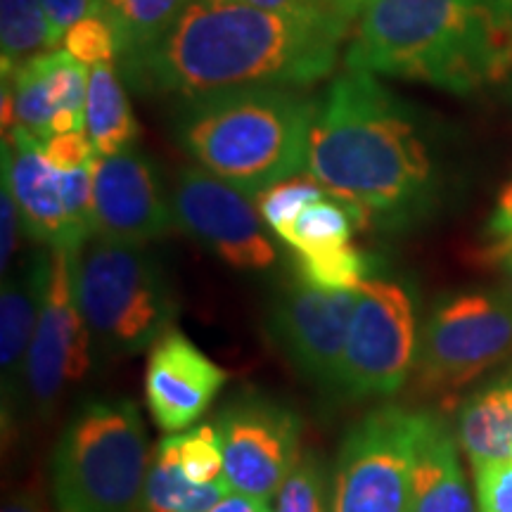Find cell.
Returning <instances> with one entry per match:
<instances>
[{"label":"cell","mask_w":512,"mask_h":512,"mask_svg":"<svg viewBox=\"0 0 512 512\" xmlns=\"http://www.w3.org/2000/svg\"><path fill=\"white\" fill-rule=\"evenodd\" d=\"M41 3L60 38L81 17L100 15L102 12V0H41Z\"/></svg>","instance_id":"obj_34"},{"label":"cell","mask_w":512,"mask_h":512,"mask_svg":"<svg viewBox=\"0 0 512 512\" xmlns=\"http://www.w3.org/2000/svg\"><path fill=\"white\" fill-rule=\"evenodd\" d=\"M512 358V304L503 292H458L434 304L425 320L415 375L425 394L465 387Z\"/></svg>","instance_id":"obj_7"},{"label":"cell","mask_w":512,"mask_h":512,"mask_svg":"<svg viewBox=\"0 0 512 512\" xmlns=\"http://www.w3.org/2000/svg\"><path fill=\"white\" fill-rule=\"evenodd\" d=\"M228 373L181 330L171 328L150 349L145 368L147 411L159 430L174 434L207 413Z\"/></svg>","instance_id":"obj_15"},{"label":"cell","mask_w":512,"mask_h":512,"mask_svg":"<svg viewBox=\"0 0 512 512\" xmlns=\"http://www.w3.org/2000/svg\"><path fill=\"white\" fill-rule=\"evenodd\" d=\"M93 216L98 238L147 245L174 230L176 214L150 157L131 150L93 159Z\"/></svg>","instance_id":"obj_14"},{"label":"cell","mask_w":512,"mask_h":512,"mask_svg":"<svg viewBox=\"0 0 512 512\" xmlns=\"http://www.w3.org/2000/svg\"><path fill=\"white\" fill-rule=\"evenodd\" d=\"M176 444L185 477L195 484H214L223 479V448L216 425H200L178 434Z\"/></svg>","instance_id":"obj_29"},{"label":"cell","mask_w":512,"mask_h":512,"mask_svg":"<svg viewBox=\"0 0 512 512\" xmlns=\"http://www.w3.org/2000/svg\"><path fill=\"white\" fill-rule=\"evenodd\" d=\"M325 195H328V190H325L311 174H306L285 178V181L275 183L268 190L261 192V195H256L254 200L261 219H264L266 226L278 235L283 233L287 226H292L294 219H297L311 202H316Z\"/></svg>","instance_id":"obj_27"},{"label":"cell","mask_w":512,"mask_h":512,"mask_svg":"<svg viewBox=\"0 0 512 512\" xmlns=\"http://www.w3.org/2000/svg\"><path fill=\"white\" fill-rule=\"evenodd\" d=\"M86 133L98 157H112L131 150L140 133L114 62L93 64L88 69Z\"/></svg>","instance_id":"obj_20"},{"label":"cell","mask_w":512,"mask_h":512,"mask_svg":"<svg viewBox=\"0 0 512 512\" xmlns=\"http://www.w3.org/2000/svg\"><path fill=\"white\" fill-rule=\"evenodd\" d=\"M489 235L494 242L512 245V181L498 195L496 211L489 221Z\"/></svg>","instance_id":"obj_36"},{"label":"cell","mask_w":512,"mask_h":512,"mask_svg":"<svg viewBox=\"0 0 512 512\" xmlns=\"http://www.w3.org/2000/svg\"><path fill=\"white\" fill-rule=\"evenodd\" d=\"M3 174L15 195L27 238L50 249H79L69 233L62 202V171L48 162L43 140L24 128L3 138Z\"/></svg>","instance_id":"obj_16"},{"label":"cell","mask_w":512,"mask_h":512,"mask_svg":"<svg viewBox=\"0 0 512 512\" xmlns=\"http://www.w3.org/2000/svg\"><path fill=\"white\" fill-rule=\"evenodd\" d=\"M19 230H22V216H19L8 176L3 174L0 178V266H3V275L10 271L12 259L17 254Z\"/></svg>","instance_id":"obj_33"},{"label":"cell","mask_w":512,"mask_h":512,"mask_svg":"<svg viewBox=\"0 0 512 512\" xmlns=\"http://www.w3.org/2000/svg\"><path fill=\"white\" fill-rule=\"evenodd\" d=\"M50 268V249L38 252L22 266L3 275L0 292V377H3V420H15L27 387V361L43 290Z\"/></svg>","instance_id":"obj_17"},{"label":"cell","mask_w":512,"mask_h":512,"mask_svg":"<svg viewBox=\"0 0 512 512\" xmlns=\"http://www.w3.org/2000/svg\"><path fill=\"white\" fill-rule=\"evenodd\" d=\"M3 512H50V510H48V505L43 503V498L36 494V491L24 489L5 501Z\"/></svg>","instance_id":"obj_39"},{"label":"cell","mask_w":512,"mask_h":512,"mask_svg":"<svg viewBox=\"0 0 512 512\" xmlns=\"http://www.w3.org/2000/svg\"><path fill=\"white\" fill-rule=\"evenodd\" d=\"M76 292L100 361L143 354L174 328V287L162 261L145 245L93 235L79 254Z\"/></svg>","instance_id":"obj_5"},{"label":"cell","mask_w":512,"mask_h":512,"mask_svg":"<svg viewBox=\"0 0 512 512\" xmlns=\"http://www.w3.org/2000/svg\"><path fill=\"white\" fill-rule=\"evenodd\" d=\"M411 512H477L467 486L458 441L446 420L420 413L415 437Z\"/></svg>","instance_id":"obj_18"},{"label":"cell","mask_w":512,"mask_h":512,"mask_svg":"<svg viewBox=\"0 0 512 512\" xmlns=\"http://www.w3.org/2000/svg\"><path fill=\"white\" fill-rule=\"evenodd\" d=\"M318 100L285 86H242L188 98L176 138L197 166L249 197L306 171Z\"/></svg>","instance_id":"obj_4"},{"label":"cell","mask_w":512,"mask_h":512,"mask_svg":"<svg viewBox=\"0 0 512 512\" xmlns=\"http://www.w3.org/2000/svg\"><path fill=\"white\" fill-rule=\"evenodd\" d=\"M358 290H320L294 275L271 306L275 347L309 380L337 389Z\"/></svg>","instance_id":"obj_13"},{"label":"cell","mask_w":512,"mask_h":512,"mask_svg":"<svg viewBox=\"0 0 512 512\" xmlns=\"http://www.w3.org/2000/svg\"><path fill=\"white\" fill-rule=\"evenodd\" d=\"M413 294L399 280L370 278L358 287L337 392L349 399H387L401 392L418 356Z\"/></svg>","instance_id":"obj_9"},{"label":"cell","mask_w":512,"mask_h":512,"mask_svg":"<svg viewBox=\"0 0 512 512\" xmlns=\"http://www.w3.org/2000/svg\"><path fill=\"white\" fill-rule=\"evenodd\" d=\"M266 10H287V12H335L349 19L358 17L361 5L356 0H247Z\"/></svg>","instance_id":"obj_35"},{"label":"cell","mask_w":512,"mask_h":512,"mask_svg":"<svg viewBox=\"0 0 512 512\" xmlns=\"http://www.w3.org/2000/svg\"><path fill=\"white\" fill-rule=\"evenodd\" d=\"M190 0H102L100 15L112 24L119 60L155 43Z\"/></svg>","instance_id":"obj_23"},{"label":"cell","mask_w":512,"mask_h":512,"mask_svg":"<svg viewBox=\"0 0 512 512\" xmlns=\"http://www.w3.org/2000/svg\"><path fill=\"white\" fill-rule=\"evenodd\" d=\"M254 197L202 166L178 171L171 204L183 233L195 238L223 264L240 271H266L275 261V247Z\"/></svg>","instance_id":"obj_12"},{"label":"cell","mask_w":512,"mask_h":512,"mask_svg":"<svg viewBox=\"0 0 512 512\" xmlns=\"http://www.w3.org/2000/svg\"><path fill=\"white\" fill-rule=\"evenodd\" d=\"M207 512H271V508H268V503L264 501H254V498L230 491L223 501L216 503L214 508Z\"/></svg>","instance_id":"obj_38"},{"label":"cell","mask_w":512,"mask_h":512,"mask_svg":"<svg viewBox=\"0 0 512 512\" xmlns=\"http://www.w3.org/2000/svg\"><path fill=\"white\" fill-rule=\"evenodd\" d=\"M62 48L86 67L114 62L119 57L112 24L102 15H86L64 31Z\"/></svg>","instance_id":"obj_30"},{"label":"cell","mask_w":512,"mask_h":512,"mask_svg":"<svg viewBox=\"0 0 512 512\" xmlns=\"http://www.w3.org/2000/svg\"><path fill=\"white\" fill-rule=\"evenodd\" d=\"M62 38L50 24L41 0H0V64L3 76L31 57L53 53Z\"/></svg>","instance_id":"obj_22"},{"label":"cell","mask_w":512,"mask_h":512,"mask_svg":"<svg viewBox=\"0 0 512 512\" xmlns=\"http://www.w3.org/2000/svg\"><path fill=\"white\" fill-rule=\"evenodd\" d=\"M375 268L373 256L354 245L320 254H294V275L320 290H358L375 278Z\"/></svg>","instance_id":"obj_25"},{"label":"cell","mask_w":512,"mask_h":512,"mask_svg":"<svg viewBox=\"0 0 512 512\" xmlns=\"http://www.w3.org/2000/svg\"><path fill=\"white\" fill-rule=\"evenodd\" d=\"M349 24L335 12L190 0L155 43L121 57V72L133 91L185 100L242 86L306 88L335 69Z\"/></svg>","instance_id":"obj_1"},{"label":"cell","mask_w":512,"mask_h":512,"mask_svg":"<svg viewBox=\"0 0 512 512\" xmlns=\"http://www.w3.org/2000/svg\"><path fill=\"white\" fill-rule=\"evenodd\" d=\"M347 69L467 95L512 76V0H366Z\"/></svg>","instance_id":"obj_3"},{"label":"cell","mask_w":512,"mask_h":512,"mask_svg":"<svg viewBox=\"0 0 512 512\" xmlns=\"http://www.w3.org/2000/svg\"><path fill=\"white\" fill-rule=\"evenodd\" d=\"M420 413L380 406L363 415L339 446L330 512H411Z\"/></svg>","instance_id":"obj_8"},{"label":"cell","mask_w":512,"mask_h":512,"mask_svg":"<svg viewBox=\"0 0 512 512\" xmlns=\"http://www.w3.org/2000/svg\"><path fill=\"white\" fill-rule=\"evenodd\" d=\"M46 57L48 53L31 57L24 64L12 72V76H3L10 81L12 95H15V114L17 126L29 131L31 136L48 140L50 121H53L55 107L48 93V79H46Z\"/></svg>","instance_id":"obj_26"},{"label":"cell","mask_w":512,"mask_h":512,"mask_svg":"<svg viewBox=\"0 0 512 512\" xmlns=\"http://www.w3.org/2000/svg\"><path fill=\"white\" fill-rule=\"evenodd\" d=\"M273 512H330L328 477L318 453H302L275 496Z\"/></svg>","instance_id":"obj_28"},{"label":"cell","mask_w":512,"mask_h":512,"mask_svg":"<svg viewBox=\"0 0 512 512\" xmlns=\"http://www.w3.org/2000/svg\"><path fill=\"white\" fill-rule=\"evenodd\" d=\"M223 479L235 494L268 503L302 458V418L259 392L233 396L214 420Z\"/></svg>","instance_id":"obj_10"},{"label":"cell","mask_w":512,"mask_h":512,"mask_svg":"<svg viewBox=\"0 0 512 512\" xmlns=\"http://www.w3.org/2000/svg\"><path fill=\"white\" fill-rule=\"evenodd\" d=\"M484 264L494 266L501 271V292L510 299L512 304V245L505 242H494L486 252H482Z\"/></svg>","instance_id":"obj_37"},{"label":"cell","mask_w":512,"mask_h":512,"mask_svg":"<svg viewBox=\"0 0 512 512\" xmlns=\"http://www.w3.org/2000/svg\"><path fill=\"white\" fill-rule=\"evenodd\" d=\"M230 491L233 489L226 479L214 484H195L185 477L178 460L176 437H166L152 451L138 512H207Z\"/></svg>","instance_id":"obj_21"},{"label":"cell","mask_w":512,"mask_h":512,"mask_svg":"<svg viewBox=\"0 0 512 512\" xmlns=\"http://www.w3.org/2000/svg\"><path fill=\"white\" fill-rule=\"evenodd\" d=\"M306 174L354 211L358 228L403 230L425 219L439 171L418 117L377 74L347 69L318 102Z\"/></svg>","instance_id":"obj_2"},{"label":"cell","mask_w":512,"mask_h":512,"mask_svg":"<svg viewBox=\"0 0 512 512\" xmlns=\"http://www.w3.org/2000/svg\"><path fill=\"white\" fill-rule=\"evenodd\" d=\"M43 152H46L48 162L55 166L57 171H74L81 166H88L95 157V147L88 138L86 131L74 133H57L43 140Z\"/></svg>","instance_id":"obj_32"},{"label":"cell","mask_w":512,"mask_h":512,"mask_svg":"<svg viewBox=\"0 0 512 512\" xmlns=\"http://www.w3.org/2000/svg\"><path fill=\"white\" fill-rule=\"evenodd\" d=\"M79 254L81 249H50L48 280L31 337L24 387L31 408L41 415L53 411L64 387L81 382L91 368L93 342L76 292Z\"/></svg>","instance_id":"obj_11"},{"label":"cell","mask_w":512,"mask_h":512,"mask_svg":"<svg viewBox=\"0 0 512 512\" xmlns=\"http://www.w3.org/2000/svg\"><path fill=\"white\" fill-rule=\"evenodd\" d=\"M358 228V221L347 204L335 197H320L311 202L302 214L287 226L278 238L292 249L294 254H320L330 249L351 245V238Z\"/></svg>","instance_id":"obj_24"},{"label":"cell","mask_w":512,"mask_h":512,"mask_svg":"<svg viewBox=\"0 0 512 512\" xmlns=\"http://www.w3.org/2000/svg\"><path fill=\"white\" fill-rule=\"evenodd\" d=\"M472 467L477 512H512V460H489Z\"/></svg>","instance_id":"obj_31"},{"label":"cell","mask_w":512,"mask_h":512,"mask_svg":"<svg viewBox=\"0 0 512 512\" xmlns=\"http://www.w3.org/2000/svg\"><path fill=\"white\" fill-rule=\"evenodd\" d=\"M458 444L472 465L512 460V373L496 377L463 401Z\"/></svg>","instance_id":"obj_19"},{"label":"cell","mask_w":512,"mask_h":512,"mask_svg":"<svg viewBox=\"0 0 512 512\" xmlns=\"http://www.w3.org/2000/svg\"><path fill=\"white\" fill-rule=\"evenodd\" d=\"M150 460L136 403H86L55 446V501L62 512H138Z\"/></svg>","instance_id":"obj_6"}]
</instances>
